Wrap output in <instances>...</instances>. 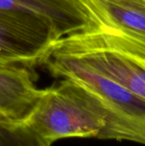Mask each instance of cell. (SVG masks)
<instances>
[{"mask_svg":"<svg viewBox=\"0 0 145 146\" xmlns=\"http://www.w3.org/2000/svg\"><path fill=\"white\" fill-rule=\"evenodd\" d=\"M38 146L24 123L0 120V146Z\"/></svg>","mask_w":145,"mask_h":146,"instance_id":"8","label":"cell"},{"mask_svg":"<svg viewBox=\"0 0 145 146\" xmlns=\"http://www.w3.org/2000/svg\"><path fill=\"white\" fill-rule=\"evenodd\" d=\"M52 50L70 55L145 99V62L106 42L97 27L58 39Z\"/></svg>","mask_w":145,"mask_h":146,"instance_id":"3","label":"cell"},{"mask_svg":"<svg viewBox=\"0 0 145 146\" xmlns=\"http://www.w3.org/2000/svg\"><path fill=\"white\" fill-rule=\"evenodd\" d=\"M57 38L41 21L0 9V65H44Z\"/></svg>","mask_w":145,"mask_h":146,"instance_id":"4","label":"cell"},{"mask_svg":"<svg viewBox=\"0 0 145 146\" xmlns=\"http://www.w3.org/2000/svg\"><path fill=\"white\" fill-rule=\"evenodd\" d=\"M101 101L79 82L63 78L43 89L24 122L38 146H48L66 138L99 139L107 124Z\"/></svg>","mask_w":145,"mask_h":146,"instance_id":"1","label":"cell"},{"mask_svg":"<svg viewBox=\"0 0 145 146\" xmlns=\"http://www.w3.org/2000/svg\"><path fill=\"white\" fill-rule=\"evenodd\" d=\"M44 65L55 77L79 82L103 104L108 117L99 139L145 144V99L70 55L51 49Z\"/></svg>","mask_w":145,"mask_h":146,"instance_id":"2","label":"cell"},{"mask_svg":"<svg viewBox=\"0 0 145 146\" xmlns=\"http://www.w3.org/2000/svg\"><path fill=\"white\" fill-rule=\"evenodd\" d=\"M42 92L36 85L33 68L0 65V120L24 123Z\"/></svg>","mask_w":145,"mask_h":146,"instance_id":"7","label":"cell"},{"mask_svg":"<svg viewBox=\"0 0 145 146\" xmlns=\"http://www.w3.org/2000/svg\"><path fill=\"white\" fill-rule=\"evenodd\" d=\"M98 27L116 35L121 50L145 62V0H84Z\"/></svg>","mask_w":145,"mask_h":146,"instance_id":"5","label":"cell"},{"mask_svg":"<svg viewBox=\"0 0 145 146\" xmlns=\"http://www.w3.org/2000/svg\"><path fill=\"white\" fill-rule=\"evenodd\" d=\"M0 9L41 21L58 39L98 27L84 0H0Z\"/></svg>","mask_w":145,"mask_h":146,"instance_id":"6","label":"cell"}]
</instances>
